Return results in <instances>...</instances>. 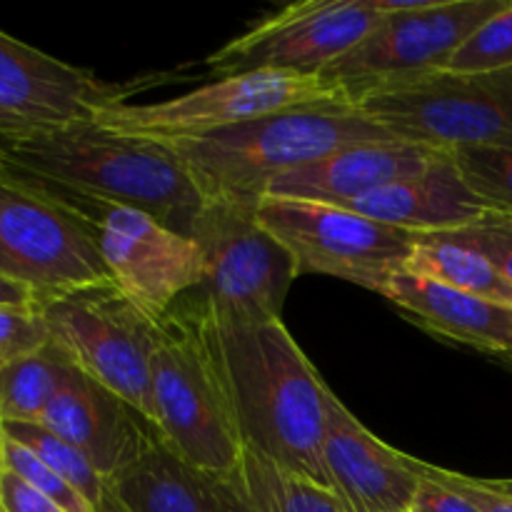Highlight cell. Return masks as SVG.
Wrapping results in <instances>:
<instances>
[{"label": "cell", "mask_w": 512, "mask_h": 512, "mask_svg": "<svg viewBox=\"0 0 512 512\" xmlns=\"http://www.w3.org/2000/svg\"><path fill=\"white\" fill-rule=\"evenodd\" d=\"M410 512H480L470 500L458 495L455 490L435 483V480L420 478V488L415 493Z\"/></svg>", "instance_id": "32"}, {"label": "cell", "mask_w": 512, "mask_h": 512, "mask_svg": "<svg viewBox=\"0 0 512 512\" xmlns=\"http://www.w3.org/2000/svg\"><path fill=\"white\" fill-rule=\"evenodd\" d=\"M0 278L35 303L108 283L95 228L73 205L0 168Z\"/></svg>", "instance_id": "5"}, {"label": "cell", "mask_w": 512, "mask_h": 512, "mask_svg": "<svg viewBox=\"0 0 512 512\" xmlns=\"http://www.w3.org/2000/svg\"><path fill=\"white\" fill-rule=\"evenodd\" d=\"M512 68V0L480 25L448 63L450 73H498Z\"/></svg>", "instance_id": "26"}, {"label": "cell", "mask_w": 512, "mask_h": 512, "mask_svg": "<svg viewBox=\"0 0 512 512\" xmlns=\"http://www.w3.org/2000/svg\"><path fill=\"white\" fill-rule=\"evenodd\" d=\"M213 323L245 445L330 488L323 465L328 385L283 320L233 323L213 315Z\"/></svg>", "instance_id": "2"}, {"label": "cell", "mask_w": 512, "mask_h": 512, "mask_svg": "<svg viewBox=\"0 0 512 512\" xmlns=\"http://www.w3.org/2000/svg\"><path fill=\"white\" fill-rule=\"evenodd\" d=\"M0 512H65L48 498L35 493L30 485L23 480L15 478L13 473L3 468L0 475Z\"/></svg>", "instance_id": "31"}, {"label": "cell", "mask_w": 512, "mask_h": 512, "mask_svg": "<svg viewBox=\"0 0 512 512\" xmlns=\"http://www.w3.org/2000/svg\"><path fill=\"white\" fill-rule=\"evenodd\" d=\"M440 150L408 140H378L335 150L328 158L273 180L265 198L350 208L375 190L420 173Z\"/></svg>", "instance_id": "18"}, {"label": "cell", "mask_w": 512, "mask_h": 512, "mask_svg": "<svg viewBox=\"0 0 512 512\" xmlns=\"http://www.w3.org/2000/svg\"><path fill=\"white\" fill-rule=\"evenodd\" d=\"M50 340L38 305H0V365L38 353Z\"/></svg>", "instance_id": "28"}, {"label": "cell", "mask_w": 512, "mask_h": 512, "mask_svg": "<svg viewBox=\"0 0 512 512\" xmlns=\"http://www.w3.org/2000/svg\"><path fill=\"white\" fill-rule=\"evenodd\" d=\"M0 430H3L5 438L15 440L33 455H38L53 473H58L70 488L78 490L100 512L105 495V478L75 445L58 438V435L50 433L48 428L38 423H5L0 425Z\"/></svg>", "instance_id": "24"}, {"label": "cell", "mask_w": 512, "mask_h": 512, "mask_svg": "<svg viewBox=\"0 0 512 512\" xmlns=\"http://www.w3.org/2000/svg\"><path fill=\"white\" fill-rule=\"evenodd\" d=\"M323 465L328 485L350 512H410L420 478L410 455L375 438L325 388Z\"/></svg>", "instance_id": "15"}, {"label": "cell", "mask_w": 512, "mask_h": 512, "mask_svg": "<svg viewBox=\"0 0 512 512\" xmlns=\"http://www.w3.org/2000/svg\"><path fill=\"white\" fill-rule=\"evenodd\" d=\"M390 138L388 130L345 100L265 115L168 145L183 160L203 200L260 203L270 183L285 173L318 163L335 150Z\"/></svg>", "instance_id": "4"}, {"label": "cell", "mask_w": 512, "mask_h": 512, "mask_svg": "<svg viewBox=\"0 0 512 512\" xmlns=\"http://www.w3.org/2000/svg\"><path fill=\"white\" fill-rule=\"evenodd\" d=\"M485 483H488L493 490H498V493H505L512 498V478L510 480H485Z\"/></svg>", "instance_id": "34"}, {"label": "cell", "mask_w": 512, "mask_h": 512, "mask_svg": "<svg viewBox=\"0 0 512 512\" xmlns=\"http://www.w3.org/2000/svg\"><path fill=\"white\" fill-rule=\"evenodd\" d=\"M0 475H3V430H0Z\"/></svg>", "instance_id": "36"}, {"label": "cell", "mask_w": 512, "mask_h": 512, "mask_svg": "<svg viewBox=\"0 0 512 512\" xmlns=\"http://www.w3.org/2000/svg\"><path fill=\"white\" fill-rule=\"evenodd\" d=\"M190 238L205 263L203 285L193 293L208 303L215 318L233 323L283 318L298 270L288 250L258 220V203L203 200Z\"/></svg>", "instance_id": "8"}, {"label": "cell", "mask_w": 512, "mask_h": 512, "mask_svg": "<svg viewBox=\"0 0 512 512\" xmlns=\"http://www.w3.org/2000/svg\"><path fill=\"white\" fill-rule=\"evenodd\" d=\"M0 305H38V303H35L33 293L25 290L23 285L0 278Z\"/></svg>", "instance_id": "33"}, {"label": "cell", "mask_w": 512, "mask_h": 512, "mask_svg": "<svg viewBox=\"0 0 512 512\" xmlns=\"http://www.w3.org/2000/svg\"><path fill=\"white\" fill-rule=\"evenodd\" d=\"M405 270L458 293L512 305V285L503 273L478 250L465 248L445 235H418Z\"/></svg>", "instance_id": "23"}, {"label": "cell", "mask_w": 512, "mask_h": 512, "mask_svg": "<svg viewBox=\"0 0 512 512\" xmlns=\"http://www.w3.org/2000/svg\"><path fill=\"white\" fill-rule=\"evenodd\" d=\"M38 425L75 445L105 480L143 458L160 438L155 425L133 405L80 370L50 403Z\"/></svg>", "instance_id": "16"}, {"label": "cell", "mask_w": 512, "mask_h": 512, "mask_svg": "<svg viewBox=\"0 0 512 512\" xmlns=\"http://www.w3.org/2000/svg\"><path fill=\"white\" fill-rule=\"evenodd\" d=\"M100 512H255L230 475L205 473L180 460L163 440L105 480Z\"/></svg>", "instance_id": "17"}, {"label": "cell", "mask_w": 512, "mask_h": 512, "mask_svg": "<svg viewBox=\"0 0 512 512\" xmlns=\"http://www.w3.org/2000/svg\"><path fill=\"white\" fill-rule=\"evenodd\" d=\"M125 93L0 30V133L88 123Z\"/></svg>", "instance_id": "14"}, {"label": "cell", "mask_w": 512, "mask_h": 512, "mask_svg": "<svg viewBox=\"0 0 512 512\" xmlns=\"http://www.w3.org/2000/svg\"><path fill=\"white\" fill-rule=\"evenodd\" d=\"M75 373V363L55 340L38 353L0 365V425L38 423Z\"/></svg>", "instance_id": "21"}, {"label": "cell", "mask_w": 512, "mask_h": 512, "mask_svg": "<svg viewBox=\"0 0 512 512\" xmlns=\"http://www.w3.org/2000/svg\"><path fill=\"white\" fill-rule=\"evenodd\" d=\"M385 15L373 33L340 55L320 78L350 100L448 68L465 40L510 0H378Z\"/></svg>", "instance_id": "7"}, {"label": "cell", "mask_w": 512, "mask_h": 512, "mask_svg": "<svg viewBox=\"0 0 512 512\" xmlns=\"http://www.w3.org/2000/svg\"><path fill=\"white\" fill-rule=\"evenodd\" d=\"M3 468L8 473H13L15 478L23 480L25 485L40 493L43 498H48L50 503H55L65 512H98L83 495L75 488H70L58 473L48 468L38 455L30 453L28 448L18 445L15 440L5 438L3 435Z\"/></svg>", "instance_id": "27"}, {"label": "cell", "mask_w": 512, "mask_h": 512, "mask_svg": "<svg viewBox=\"0 0 512 512\" xmlns=\"http://www.w3.org/2000/svg\"><path fill=\"white\" fill-rule=\"evenodd\" d=\"M380 295L430 333L485 353L512 355V305L458 293L408 270L393 275Z\"/></svg>", "instance_id": "20"}, {"label": "cell", "mask_w": 512, "mask_h": 512, "mask_svg": "<svg viewBox=\"0 0 512 512\" xmlns=\"http://www.w3.org/2000/svg\"><path fill=\"white\" fill-rule=\"evenodd\" d=\"M345 100H350L348 95L320 75L255 70L218 78L215 83L158 103H115L105 108L95 123L115 133L175 143L203 138L265 115Z\"/></svg>", "instance_id": "10"}, {"label": "cell", "mask_w": 512, "mask_h": 512, "mask_svg": "<svg viewBox=\"0 0 512 512\" xmlns=\"http://www.w3.org/2000/svg\"><path fill=\"white\" fill-rule=\"evenodd\" d=\"M445 238L465 245V248L478 250L483 258H488L495 268L503 273V278L512 285V218L503 213H488L478 223L468 225L455 233H443Z\"/></svg>", "instance_id": "29"}, {"label": "cell", "mask_w": 512, "mask_h": 512, "mask_svg": "<svg viewBox=\"0 0 512 512\" xmlns=\"http://www.w3.org/2000/svg\"><path fill=\"white\" fill-rule=\"evenodd\" d=\"M348 210L413 235L455 233L493 213L465 183L448 150H440L420 173L365 195Z\"/></svg>", "instance_id": "19"}, {"label": "cell", "mask_w": 512, "mask_h": 512, "mask_svg": "<svg viewBox=\"0 0 512 512\" xmlns=\"http://www.w3.org/2000/svg\"><path fill=\"white\" fill-rule=\"evenodd\" d=\"M0 168L93 203L143 210L183 235L203 205L168 143L115 133L95 120L0 133Z\"/></svg>", "instance_id": "1"}, {"label": "cell", "mask_w": 512, "mask_h": 512, "mask_svg": "<svg viewBox=\"0 0 512 512\" xmlns=\"http://www.w3.org/2000/svg\"><path fill=\"white\" fill-rule=\"evenodd\" d=\"M93 225L110 283L148 318L203 285V253L190 235L123 205H105Z\"/></svg>", "instance_id": "13"}, {"label": "cell", "mask_w": 512, "mask_h": 512, "mask_svg": "<svg viewBox=\"0 0 512 512\" xmlns=\"http://www.w3.org/2000/svg\"><path fill=\"white\" fill-rule=\"evenodd\" d=\"M385 15L378 0H303L258 20L208 55L218 78L283 70L320 75L348 53Z\"/></svg>", "instance_id": "12"}, {"label": "cell", "mask_w": 512, "mask_h": 512, "mask_svg": "<svg viewBox=\"0 0 512 512\" xmlns=\"http://www.w3.org/2000/svg\"><path fill=\"white\" fill-rule=\"evenodd\" d=\"M38 310L48 323L50 338L80 373L155 425L153 318L135 308L110 280L43 300Z\"/></svg>", "instance_id": "9"}, {"label": "cell", "mask_w": 512, "mask_h": 512, "mask_svg": "<svg viewBox=\"0 0 512 512\" xmlns=\"http://www.w3.org/2000/svg\"><path fill=\"white\" fill-rule=\"evenodd\" d=\"M258 220L293 258L298 275L320 273L380 293L408 268L418 235L335 205L263 198Z\"/></svg>", "instance_id": "11"}, {"label": "cell", "mask_w": 512, "mask_h": 512, "mask_svg": "<svg viewBox=\"0 0 512 512\" xmlns=\"http://www.w3.org/2000/svg\"><path fill=\"white\" fill-rule=\"evenodd\" d=\"M508 148H512V143H510V145H508Z\"/></svg>", "instance_id": "37"}, {"label": "cell", "mask_w": 512, "mask_h": 512, "mask_svg": "<svg viewBox=\"0 0 512 512\" xmlns=\"http://www.w3.org/2000/svg\"><path fill=\"white\" fill-rule=\"evenodd\" d=\"M465 183L483 198L493 213L512 218V148L508 145H473L448 150Z\"/></svg>", "instance_id": "25"}, {"label": "cell", "mask_w": 512, "mask_h": 512, "mask_svg": "<svg viewBox=\"0 0 512 512\" xmlns=\"http://www.w3.org/2000/svg\"><path fill=\"white\" fill-rule=\"evenodd\" d=\"M495 358H500V363H503L508 370H512V355H495Z\"/></svg>", "instance_id": "35"}, {"label": "cell", "mask_w": 512, "mask_h": 512, "mask_svg": "<svg viewBox=\"0 0 512 512\" xmlns=\"http://www.w3.org/2000/svg\"><path fill=\"white\" fill-rule=\"evenodd\" d=\"M410 468L415 470L418 478L435 480V483L445 485V488L463 495V498L470 500V503H473L480 512H512L510 495L498 493V490L490 488L485 480L468 478V475H460V473H450V470L435 468V465L425 463V460H418V458H410Z\"/></svg>", "instance_id": "30"}, {"label": "cell", "mask_w": 512, "mask_h": 512, "mask_svg": "<svg viewBox=\"0 0 512 512\" xmlns=\"http://www.w3.org/2000/svg\"><path fill=\"white\" fill-rule=\"evenodd\" d=\"M393 138L435 150L512 143V68L438 73L385 85L353 100Z\"/></svg>", "instance_id": "6"}, {"label": "cell", "mask_w": 512, "mask_h": 512, "mask_svg": "<svg viewBox=\"0 0 512 512\" xmlns=\"http://www.w3.org/2000/svg\"><path fill=\"white\" fill-rule=\"evenodd\" d=\"M228 475L255 512H350L330 488L278 468L248 445Z\"/></svg>", "instance_id": "22"}, {"label": "cell", "mask_w": 512, "mask_h": 512, "mask_svg": "<svg viewBox=\"0 0 512 512\" xmlns=\"http://www.w3.org/2000/svg\"><path fill=\"white\" fill-rule=\"evenodd\" d=\"M155 428L193 468L228 475L245 450L208 303L195 293L155 320Z\"/></svg>", "instance_id": "3"}]
</instances>
